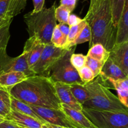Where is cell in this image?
<instances>
[{
    "mask_svg": "<svg viewBox=\"0 0 128 128\" xmlns=\"http://www.w3.org/2000/svg\"><path fill=\"white\" fill-rule=\"evenodd\" d=\"M78 72L80 79L84 84L92 81L96 78L92 70L86 65L79 69Z\"/></svg>",
    "mask_w": 128,
    "mask_h": 128,
    "instance_id": "cell-31",
    "label": "cell"
},
{
    "mask_svg": "<svg viewBox=\"0 0 128 128\" xmlns=\"http://www.w3.org/2000/svg\"><path fill=\"white\" fill-rule=\"evenodd\" d=\"M86 24H87V21H86V19L84 18L82 19V21L80 23H79L78 25L70 26V32H69L67 41H66V44L64 47L65 50H69L71 48L73 47L72 46V43L76 40V38L78 37L81 30L86 26Z\"/></svg>",
    "mask_w": 128,
    "mask_h": 128,
    "instance_id": "cell-24",
    "label": "cell"
},
{
    "mask_svg": "<svg viewBox=\"0 0 128 128\" xmlns=\"http://www.w3.org/2000/svg\"><path fill=\"white\" fill-rule=\"evenodd\" d=\"M11 96L32 106L61 109L54 82L49 77L33 75L10 90Z\"/></svg>",
    "mask_w": 128,
    "mask_h": 128,
    "instance_id": "cell-1",
    "label": "cell"
},
{
    "mask_svg": "<svg viewBox=\"0 0 128 128\" xmlns=\"http://www.w3.org/2000/svg\"><path fill=\"white\" fill-rule=\"evenodd\" d=\"M4 120H5V118L4 117L1 116V115H0V123H1L2 122H3Z\"/></svg>",
    "mask_w": 128,
    "mask_h": 128,
    "instance_id": "cell-41",
    "label": "cell"
},
{
    "mask_svg": "<svg viewBox=\"0 0 128 128\" xmlns=\"http://www.w3.org/2000/svg\"><path fill=\"white\" fill-rule=\"evenodd\" d=\"M66 50L56 47L52 44L45 45L38 61L31 69L35 75L48 77L51 67L64 55Z\"/></svg>",
    "mask_w": 128,
    "mask_h": 128,
    "instance_id": "cell-7",
    "label": "cell"
},
{
    "mask_svg": "<svg viewBox=\"0 0 128 128\" xmlns=\"http://www.w3.org/2000/svg\"><path fill=\"white\" fill-rule=\"evenodd\" d=\"M87 56L104 63L110 56V51L101 43H96L90 48Z\"/></svg>",
    "mask_w": 128,
    "mask_h": 128,
    "instance_id": "cell-23",
    "label": "cell"
},
{
    "mask_svg": "<svg viewBox=\"0 0 128 128\" xmlns=\"http://www.w3.org/2000/svg\"><path fill=\"white\" fill-rule=\"evenodd\" d=\"M103 65L104 64L101 61L86 55V65L92 70L95 77H97L98 75H100Z\"/></svg>",
    "mask_w": 128,
    "mask_h": 128,
    "instance_id": "cell-30",
    "label": "cell"
},
{
    "mask_svg": "<svg viewBox=\"0 0 128 128\" xmlns=\"http://www.w3.org/2000/svg\"><path fill=\"white\" fill-rule=\"evenodd\" d=\"M58 97L60 99L61 104H65L71 109L82 111V105L80 104L72 95L70 90V84L63 82H54Z\"/></svg>",
    "mask_w": 128,
    "mask_h": 128,
    "instance_id": "cell-10",
    "label": "cell"
},
{
    "mask_svg": "<svg viewBox=\"0 0 128 128\" xmlns=\"http://www.w3.org/2000/svg\"><path fill=\"white\" fill-rule=\"evenodd\" d=\"M76 46L66 50L64 55L51 67L48 77L54 82H63L68 84H84L79 76L78 70L71 63V56L74 53Z\"/></svg>",
    "mask_w": 128,
    "mask_h": 128,
    "instance_id": "cell-5",
    "label": "cell"
},
{
    "mask_svg": "<svg viewBox=\"0 0 128 128\" xmlns=\"http://www.w3.org/2000/svg\"><path fill=\"white\" fill-rule=\"evenodd\" d=\"M103 1V0H90V5L89 7V10L87 12V15L91 14L97 8L99 7L101 3Z\"/></svg>",
    "mask_w": 128,
    "mask_h": 128,
    "instance_id": "cell-36",
    "label": "cell"
},
{
    "mask_svg": "<svg viewBox=\"0 0 128 128\" xmlns=\"http://www.w3.org/2000/svg\"><path fill=\"white\" fill-rule=\"evenodd\" d=\"M0 128H21L16 124L5 119L3 122L0 123Z\"/></svg>",
    "mask_w": 128,
    "mask_h": 128,
    "instance_id": "cell-38",
    "label": "cell"
},
{
    "mask_svg": "<svg viewBox=\"0 0 128 128\" xmlns=\"http://www.w3.org/2000/svg\"><path fill=\"white\" fill-rule=\"evenodd\" d=\"M71 13L64 6H60L55 9V18L60 23L68 24V21Z\"/></svg>",
    "mask_w": 128,
    "mask_h": 128,
    "instance_id": "cell-29",
    "label": "cell"
},
{
    "mask_svg": "<svg viewBox=\"0 0 128 128\" xmlns=\"http://www.w3.org/2000/svg\"><path fill=\"white\" fill-rule=\"evenodd\" d=\"M102 80H119L127 77L128 75L111 60L108 58L104 63L100 74Z\"/></svg>",
    "mask_w": 128,
    "mask_h": 128,
    "instance_id": "cell-16",
    "label": "cell"
},
{
    "mask_svg": "<svg viewBox=\"0 0 128 128\" xmlns=\"http://www.w3.org/2000/svg\"><path fill=\"white\" fill-rule=\"evenodd\" d=\"M28 51L23 48L22 53L16 57L9 56L6 50L0 54V75L10 72H22L30 77L35 75L30 69L28 64Z\"/></svg>",
    "mask_w": 128,
    "mask_h": 128,
    "instance_id": "cell-8",
    "label": "cell"
},
{
    "mask_svg": "<svg viewBox=\"0 0 128 128\" xmlns=\"http://www.w3.org/2000/svg\"><path fill=\"white\" fill-rule=\"evenodd\" d=\"M55 9L56 5L54 4L49 8H44L40 12L31 11L24 15L30 37L34 36L44 45L52 44L51 36L57 25Z\"/></svg>",
    "mask_w": 128,
    "mask_h": 128,
    "instance_id": "cell-4",
    "label": "cell"
},
{
    "mask_svg": "<svg viewBox=\"0 0 128 128\" xmlns=\"http://www.w3.org/2000/svg\"><path fill=\"white\" fill-rule=\"evenodd\" d=\"M110 1L111 13H112V22L115 27L117 28L126 0H110Z\"/></svg>",
    "mask_w": 128,
    "mask_h": 128,
    "instance_id": "cell-25",
    "label": "cell"
},
{
    "mask_svg": "<svg viewBox=\"0 0 128 128\" xmlns=\"http://www.w3.org/2000/svg\"><path fill=\"white\" fill-rule=\"evenodd\" d=\"M71 63L72 66L75 68L77 70L82 68V67L86 65V56L81 53H73L71 55Z\"/></svg>",
    "mask_w": 128,
    "mask_h": 128,
    "instance_id": "cell-32",
    "label": "cell"
},
{
    "mask_svg": "<svg viewBox=\"0 0 128 128\" xmlns=\"http://www.w3.org/2000/svg\"><path fill=\"white\" fill-rule=\"evenodd\" d=\"M32 110L46 122L68 128H76L62 109L30 105Z\"/></svg>",
    "mask_w": 128,
    "mask_h": 128,
    "instance_id": "cell-9",
    "label": "cell"
},
{
    "mask_svg": "<svg viewBox=\"0 0 128 128\" xmlns=\"http://www.w3.org/2000/svg\"><path fill=\"white\" fill-rule=\"evenodd\" d=\"M112 87L116 90L118 98L122 104L128 100V76L124 79L119 80H107Z\"/></svg>",
    "mask_w": 128,
    "mask_h": 128,
    "instance_id": "cell-22",
    "label": "cell"
},
{
    "mask_svg": "<svg viewBox=\"0 0 128 128\" xmlns=\"http://www.w3.org/2000/svg\"><path fill=\"white\" fill-rule=\"evenodd\" d=\"M44 46V44L42 43L34 36L29 37L26 41L24 48L27 50L28 51V64L30 70L38 61Z\"/></svg>",
    "mask_w": 128,
    "mask_h": 128,
    "instance_id": "cell-13",
    "label": "cell"
},
{
    "mask_svg": "<svg viewBox=\"0 0 128 128\" xmlns=\"http://www.w3.org/2000/svg\"><path fill=\"white\" fill-rule=\"evenodd\" d=\"M109 58L128 76V41L115 45L110 51Z\"/></svg>",
    "mask_w": 128,
    "mask_h": 128,
    "instance_id": "cell-12",
    "label": "cell"
},
{
    "mask_svg": "<svg viewBox=\"0 0 128 128\" xmlns=\"http://www.w3.org/2000/svg\"><path fill=\"white\" fill-rule=\"evenodd\" d=\"M82 112L96 128H128V111H102L82 106Z\"/></svg>",
    "mask_w": 128,
    "mask_h": 128,
    "instance_id": "cell-6",
    "label": "cell"
},
{
    "mask_svg": "<svg viewBox=\"0 0 128 128\" xmlns=\"http://www.w3.org/2000/svg\"><path fill=\"white\" fill-rule=\"evenodd\" d=\"M128 41V0H126L117 26L116 44Z\"/></svg>",
    "mask_w": 128,
    "mask_h": 128,
    "instance_id": "cell-17",
    "label": "cell"
},
{
    "mask_svg": "<svg viewBox=\"0 0 128 128\" xmlns=\"http://www.w3.org/2000/svg\"><path fill=\"white\" fill-rule=\"evenodd\" d=\"M42 127L43 128H68V127H66L60 126V125H54V124H51L48 122L42 124Z\"/></svg>",
    "mask_w": 128,
    "mask_h": 128,
    "instance_id": "cell-39",
    "label": "cell"
},
{
    "mask_svg": "<svg viewBox=\"0 0 128 128\" xmlns=\"http://www.w3.org/2000/svg\"><path fill=\"white\" fill-rule=\"evenodd\" d=\"M91 36H92V34H91V28H90L89 24L87 23L86 26L81 30L78 37L72 43V46H75L78 45H80V44L84 43H86L87 41H90V40H91Z\"/></svg>",
    "mask_w": 128,
    "mask_h": 128,
    "instance_id": "cell-27",
    "label": "cell"
},
{
    "mask_svg": "<svg viewBox=\"0 0 128 128\" xmlns=\"http://www.w3.org/2000/svg\"><path fill=\"white\" fill-rule=\"evenodd\" d=\"M124 105L126 107H127L128 108V100H126V102L124 103Z\"/></svg>",
    "mask_w": 128,
    "mask_h": 128,
    "instance_id": "cell-42",
    "label": "cell"
},
{
    "mask_svg": "<svg viewBox=\"0 0 128 128\" xmlns=\"http://www.w3.org/2000/svg\"><path fill=\"white\" fill-rule=\"evenodd\" d=\"M27 0H0V18H12L26 8Z\"/></svg>",
    "mask_w": 128,
    "mask_h": 128,
    "instance_id": "cell-11",
    "label": "cell"
},
{
    "mask_svg": "<svg viewBox=\"0 0 128 128\" xmlns=\"http://www.w3.org/2000/svg\"><path fill=\"white\" fill-rule=\"evenodd\" d=\"M61 109L64 112L76 128H96L82 111L71 109L62 104H61Z\"/></svg>",
    "mask_w": 128,
    "mask_h": 128,
    "instance_id": "cell-15",
    "label": "cell"
},
{
    "mask_svg": "<svg viewBox=\"0 0 128 128\" xmlns=\"http://www.w3.org/2000/svg\"><path fill=\"white\" fill-rule=\"evenodd\" d=\"M57 27L58 28L59 30L61 31V32L62 33V35H64V36L67 39L69 32H70V26H69L68 24L59 23L57 24Z\"/></svg>",
    "mask_w": 128,
    "mask_h": 128,
    "instance_id": "cell-37",
    "label": "cell"
},
{
    "mask_svg": "<svg viewBox=\"0 0 128 128\" xmlns=\"http://www.w3.org/2000/svg\"><path fill=\"white\" fill-rule=\"evenodd\" d=\"M82 21V19L80 18V17L77 16L74 14H71L69 16L68 21V25L70 26H74V25H78L79 23Z\"/></svg>",
    "mask_w": 128,
    "mask_h": 128,
    "instance_id": "cell-35",
    "label": "cell"
},
{
    "mask_svg": "<svg viewBox=\"0 0 128 128\" xmlns=\"http://www.w3.org/2000/svg\"><path fill=\"white\" fill-rule=\"evenodd\" d=\"M5 119L16 124L21 127L43 128L42 123L37 119L12 109L8 115L5 117Z\"/></svg>",
    "mask_w": 128,
    "mask_h": 128,
    "instance_id": "cell-14",
    "label": "cell"
},
{
    "mask_svg": "<svg viewBox=\"0 0 128 128\" xmlns=\"http://www.w3.org/2000/svg\"><path fill=\"white\" fill-rule=\"evenodd\" d=\"M27 75L22 72H10L0 75V87L10 89L24 80Z\"/></svg>",
    "mask_w": 128,
    "mask_h": 128,
    "instance_id": "cell-18",
    "label": "cell"
},
{
    "mask_svg": "<svg viewBox=\"0 0 128 128\" xmlns=\"http://www.w3.org/2000/svg\"><path fill=\"white\" fill-rule=\"evenodd\" d=\"M11 109L15 110V111L19 112L23 114L31 116L34 119H37L38 120L41 122V123L44 124L46 122L42 120L34 111L32 109L30 105L18 99H16L14 97L11 96Z\"/></svg>",
    "mask_w": 128,
    "mask_h": 128,
    "instance_id": "cell-19",
    "label": "cell"
},
{
    "mask_svg": "<svg viewBox=\"0 0 128 128\" xmlns=\"http://www.w3.org/2000/svg\"><path fill=\"white\" fill-rule=\"evenodd\" d=\"M21 128H24V127H21Z\"/></svg>",
    "mask_w": 128,
    "mask_h": 128,
    "instance_id": "cell-43",
    "label": "cell"
},
{
    "mask_svg": "<svg viewBox=\"0 0 128 128\" xmlns=\"http://www.w3.org/2000/svg\"><path fill=\"white\" fill-rule=\"evenodd\" d=\"M34 8L32 12L38 13L41 11L44 8L45 0H32Z\"/></svg>",
    "mask_w": 128,
    "mask_h": 128,
    "instance_id": "cell-34",
    "label": "cell"
},
{
    "mask_svg": "<svg viewBox=\"0 0 128 128\" xmlns=\"http://www.w3.org/2000/svg\"><path fill=\"white\" fill-rule=\"evenodd\" d=\"M66 41H67V39L64 36V35H62L56 25L55 28L54 29L52 36H51V43L56 47L64 49Z\"/></svg>",
    "mask_w": 128,
    "mask_h": 128,
    "instance_id": "cell-28",
    "label": "cell"
},
{
    "mask_svg": "<svg viewBox=\"0 0 128 128\" xmlns=\"http://www.w3.org/2000/svg\"><path fill=\"white\" fill-rule=\"evenodd\" d=\"M11 110V95L10 89L0 87V115L6 117Z\"/></svg>",
    "mask_w": 128,
    "mask_h": 128,
    "instance_id": "cell-20",
    "label": "cell"
},
{
    "mask_svg": "<svg viewBox=\"0 0 128 128\" xmlns=\"http://www.w3.org/2000/svg\"><path fill=\"white\" fill-rule=\"evenodd\" d=\"M97 77L84 84L91 98L82 106L102 111L128 112L127 107L121 102L118 97L110 91L106 84H104V80L100 75Z\"/></svg>",
    "mask_w": 128,
    "mask_h": 128,
    "instance_id": "cell-3",
    "label": "cell"
},
{
    "mask_svg": "<svg viewBox=\"0 0 128 128\" xmlns=\"http://www.w3.org/2000/svg\"><path fill=\"white\" fill-rule=\"evenodd\" d=\"M12 18H0V26L7 24L10 22H12Z\"/></svg>",
    "mask_w": 128,
    "mask_h": 128,
    "instance_id": "cell-40",
    "label": "cell"
},
{
    "mask_svg": "<svg viewBox=\"0 0 128 128\" xmlns=\"http://www.w3.org/2000/svg\"><path fill=\"white\" fill-rule=\"evenodd\" d=\"M77 5V0H61L60 5L64 6L71 13L74 11Z\"/></svg>",
    "mask_w": 128,
    "mask_h": 128,
    "instance_id": "cell-33",
    "label": "cell"
},
{
    "mask_svg": "<svg viewBox=\"0 0 128 128\" xmlns=\"http://www.w3.org/2000/svg\"><path fill=\"white\" fill-rule=\"evenodd\" d=\"M84 84H70V90L76 100L81 104L84 105V103L90 100V94L86 89Z\"/></svg>",
    "mask_w": 128,
    "mask_h": 128,
    "instance_id": "cell-21",
    "label": "cell"
},
{
    "mask_svg": "<svg viewBox=\"0 0 128 128\" xmlns=\"http://www.w3.org/2000/svg\"><path fill=\"white\" fill-rule=\"evenodd\" d=\"M11 22L0 26V54L6 50L10 38V25Z\"/></svg>",
    "mask_w": 128,
    "mask_h": 128,
    "instance_id": "cell-26",
    "label": "cell"
},
{
    "mask_svg": "<svg viewBox=\"0 0 128 128\" xmlns=\"http://www.w3.org/2000/svg\"><path fill=\"white\" fill-rule=\"evenodd\" d=\"M91 30L90 48L96 43H101L108 51L116 45L117 28L112 22L110 0H103L98 8L84 17Z\"/></svg>",
    "mask_w": 128,
    "mask_h": 128,
    "instance_id": "cell-2",
    "label": "cell"
}]
</instances>
